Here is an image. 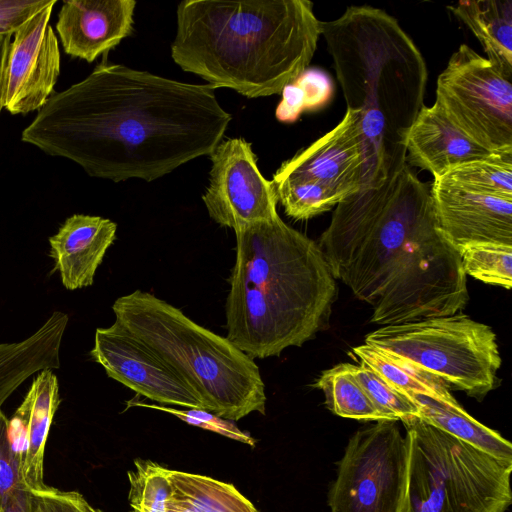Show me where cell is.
<instances>
[{
  "instance_id": "1",
  "label": "cell",
  "mask_w": 512,
  "mask_h": 512,
  "mask_svg": "<svg viewBox=\"0 0 512 512\" xmlns=\"http://www.w3.org/2000/svg\"><path fill=\"white\" fill-rule=\"evenodd\" d=\"M214 89L103 63L51 95L21 138L92 177L150 182L221 142L232 117Z\"/></svg>"
},
{
  "instance_id": "2",
  "label": "cell",
  "mask_w": 512,
  "mask_h": 512,
  "mask_svg": "<svg viewBox=\"0 0 512 512\" xmlns=\"http://www.w3.org/2000/svg\"><path fill=\"white\" fill-rule=\"evenodd\" d=\"M335 207L318 247L332 276L373 307L372 323L449 316L466 306L460 256L438 233L430 187L408 164Z\"/></svg>"
},
{
  "instance_id": "3",
  "label": "cell",
  "mask_w": 512,
  "mask_h": 512,
  "mask_svg": "<svg viewBox=\"0 0 512 512\" xmlns=\"http://www.w3.org/2000/svg\"><path fill=\"white\" fill-rule=\"evenodd\" d=\"M320 22L308 0H186L171 56L214 88L270 96L308 68Z\"/></svg>"
},
{
  "instance_id": "4",
  "label": "cell",
  "mask_w": 512,
  "mask_h": 512,
  "mask_svg": "<svg viewBox=\"0 0 512 512\" xmlns=\"http://www.w3.org/2000/svg\"><path fill=\"white\" fill-rule=\"evenodd\" d=\"M234 231L226 338L253 360L301 346L325 324L337 293L318 244L280 216Z\"/></svg>"
},
{
  "instance_id": "5",
  "label": "cell",
  "mask_w": 512,
  "mask_h": 512,
  "mask_svg": "<svg viewBox=\"0 0 512 512\" xmlns=\"http://www.w3.org/2000/svg\"><path fill=\"white\" fill-rule=\"evenodd\" d=\"M320 35L347 109L360 114L362 189L379 187L407 164L406 137L424 106V57L396 18L372 6H350L339 18L321 21Z\"/></svg>"
},
{
  "instance_id": "6",
  "label": "cell",
  "mask_w": 512,
  "mask_h": 512,
  "mask_svg": "<svg viewBox=\"0 0 512 512\" xmlns=\"http://www.w3.org/2000/svg\"><path fill=\"white\" fill-rule=\"evenodd\" d=\"M115 322L156 354L209 411L237 421L265 414V385L254 360L149 292L117 298Z\"/></svg>"
},
{
  "instance_id": "7",
  "label": "cell",
  "mask_w": 512,
  "mask_h": 512,
  "mask_svg": "<svg viewBox=\"0 0 512 512\" xmlns=\"http://www.w3.org/2000/svg\"><path fill=\"white\" fill-rule=\"evenodd\" d=\"M408 450L399 512H505L512 462L470 445L419 417L404 422Z\"/></svg>"
},
{
  "instance_id": "8",
  "label": "cell",
  "mask_w": 512,
  "mask_h": 512,
  "mask_svg": "<svg viewBox=\"0 0 512 512\" xmlns=\"http://www.w3.org/2000/svg\"><path fill=\"white\" fill-rule=\"evenodd\" d=\"M365 343L397 355L443 382L482 398L496 383L501 357L491 327L464 314L382 326Z\"/></svg>"
},
{
  "instance_id": "9",
  "label": "cell",
  "mask_w": 512,
  "mask_h": 512,
  "mask_svg": "<svg viewBox=\"0 0 512 512\" xmlns=\"http://www.w3.org/2000/svg\"><path fill=\"white\" fill-rule=\"evenodd\" d=\"M469 140L490 153L512 152V84L467 44L439 74L434 103Z\"/></svg>"
},
{
  "instance_id": "10",
  "label": "cell",
  "mask_w": 512,
  "mask_h": 512,
  "mask_svg": "<svg viewBox=\"0 0 512 512\" xmlns=\"http://www.w3.org/2000/svg\"><path fill=\"white\" fill-rule=\"evenodd\" d=\"M394 420H379L348 441L329 494L331 512H399L408 450Z\"/></svg>"
},
{
  "instance_id": "11",
  "label": "cell",
  "mask_w": 512,
  "mask_h": 512,
  "mask_svg": "<svg viewBox=\"0 0 512 512\" xmlns=\"http://www.w3.org/2000/svg\"><path fill=\"white\" fill-rule=\"evenodd\" d=\"M210 156L209 186L202 199L212 220L235 230L279 216L274 183L260 172L251 143L227 139Z\"/></svg>"
},
{
  "instance_id": "12",
  "label": "cell",
  "mask_w": 512,
  "mask_h": 512,
  "mask_svg": "<svg viewBox=\"0 0 512 512\" xmlns=\"http://www.w3.org/2000/svg\"><path fill=\"white\" fill-rule=\"evenodd\" d=\"M106 374L137 394L162 405L205 410L184 381L140 340L114 322L97 328L91 350Z\"/></svg>"
},
{
  "instance_id": "13",
  "label": "cell",
  "mask_w": 512,
  "mask_h": 512,
  "mask_svg": "<svg viewBox=\"0 0 512 512\" xmlns=\"http://www.w3.org/2000/svg\"><path fill=\"white\" fill-rule=\"evenodd\" d=\"M365 165L360 114L347 109L332 130L283 162L272 181H312L343 201L363 188Z\"/></svg>"
},
{
  "instance_id": "14",
  "label": "cell",
  "mask_w": 512,
  "mask_h": 512,
  "mask_svg": "<svg viewBox=\"0 0 512 512\" xmlns=\"http://www.w3.org/2000/svg\"><path fill=\"white\" fill-rule=\"evenodd\" d=\"M56 0L16 31L8 58L4 108L13 115L40 110L60 73L58 40L49 24Z\"/></svg>"
},
{
  "instance_id": "15",
  "label": "cell",
  "mask_w": 512,
  "mask_h": 512,
  "mask_svg": "<svg viewBox=\"0 0 512 512\" xmlns=\"http://www.w3.org/2000/svg\"><path fill=\"white\" fill-rule=\"evenodd\" d=\"M430 195L436 229L456 251L472 242L512 245V199L438 180L431 185Z\"/></svg>"
},
{
  "instance_id": "16",
  "label": "cell",
  "mask_w": 512,
  "mask_h": 512,
  "mask_svg": "<svg viewBox=\"0 0 512 512\" xmlns=\"http://www.w3.org/2000/svg\"><path fill=\"white\" fill-rule=\"evenodd\" d=\"M134 0L64 1L56 30L64 51L93 62L133 31Z\"/></svg>"
},
{
  "instance_id": "17",
  "label": "cell",
  "mask_w": 512,
  "mask_h": 512,
  "mask_svg": "<svg viewBox=\"0 0 512 512\" xmlns=\"http://www.w3.org/2000/svg\"><path fill=\"white\" fill-rule=\"evenodd\" d=\"M117 224L100 216L74 214L49 238L50 257L68 290L93 284L97 268L116 238Z\"/></svg>"
},
{
  "instance_id": "18",
  "label": "cell",
  "mask_w": 512,
  "mask_h": 512,
  "mask_svg": "<svg viewBox=\"0 0 512 512\" xmlns=\"http://www.w3.org/2000/svg\"><path fill=\"white\" fill-rule=\"evenodd\" d=\"M58 380L52 369L37 373L23 402L10 419V435L21 454L22 474L30 490L44 487V452L59 405Z\"/></svg>"
},
{
  "instance_id": "19",
  "label": "cell",
  "mask_w": 512,
  "mask_h": 512,
  "mask_svg": "<svg viewBox=\"0 0 512 512\" xmlns=\"http://www.w3.org/2000/svg\"><path fill=\"white\" fill-rule=\"evenodd\" d=\"M405 146L406 163L429 171L434 179L491 154L455 128L435 104L420 110L408 131Z\"/></svg>"
},
{
  "instance_id": "20",
  "label": "cell",
  "mask_w": 512,
  "mask_h": 512,
  "mask_svg": "<svg viewBox=\"0 0 512 512\" xmlns=\"http://www.w3.org/2000/svg\"><path fill=\"white\" fill-rule=\"evenodd\" d=\"M475 35L488 61L512 79V0L459 1L447 7Z\"/></svg>"
},
{
  "instance_id": "21",
  "label": "cell",
  "mask_w": 512,
  "mask_h": 512,
  "mask_svg": "<svg viewBox=\"0 0 512 512\" xmlns=\"http://www.w3.org/2000/svg\"><path fill=\"white\" fill-rule=\"evenodd\" d=\"M169 478L159 512H259L233 484L170 469Z\"/></svg>"
},
{
  "instance_id": "22",
  "label": "cell",
  "mask_w": 512,
  "mask_h": 512,
  "mask_svg": "<svg viewBox=\"0 0 512 512\" xmlns=\"http://www.w3.org/2000/svg\"><path fill=\"white\" fill-rule=\"evenodd\" d=\"M61 343V337L49 324H42L24 340L0 343V410L29 377L59 367Z\"/></svg>"
},
{
  "instance_id": "23",
  "label": "cell",
  "mask_w": 512,
  "mask_h": 512,
  "mask_svg": "<svg viewBox=\"0 0 512 512\" xmlns=\"http://www.w3.org/2000/svg\"><path fill=\"white\" fill-rule=\"evenodd\" d=\"M407 398L417 406L418 417L423 421L497 458L512 462L511 443L474 419L456 400L445 401L425 395Z\"/></svg>"
},
{
  "instance_id": "24",
  "label": "cell",
  "mask_w": 512,
  "mask_h": 512,
  "mask_svg": "<svg viewBox=\"0 0 512 512\" xmlns=\"http://www.w3.org/2000/svg\"><path fill=\"white\" fill-rule=\"evenodd\" d=\"M352 353L405 396L425 395L445 401L456 400L443 382L397 355L366 343L353 347Z\"/></svg>"
},
{
  "instance_id": "25",
  "label": "cell",
  "mask_w": 512,
  "mask_h": 512,
  "mask_svg": "<svg viewBox=\"0 0 512 512\" xmlns=\"http://www.w3.org/2000/svg\"><path fill=\"white\" fill-rule=\"evenodd\" d=\"M314 386L323 391L326 406L338 416L362 421L388 420L357 382L350 363L323 371Z\"/></svg>"
},
{
  "instance_id": "26",
  "label": "cell",
  "mask_w": 512,
  "mask_h": 512,
  "mask_svg": "<svg viewBox=\"0 0 512 512\" xmlns=\"http://www.w3.org/2000/svg\"><path fill=\"white\" fill-rule=\"evenodd\" d=\"M434 180L475 193L512 199V152L491 153L454 167Z\"/></svg>"
},
{
  "instance_id": "27",
  "label": "cell",
  "mask_w": 512,
  "mask_h": 512,
  "mask_svg": "<svg viewBox=\"0 0 512 512\" xmlns=\"http://www.w3.org/2000/svg\"><path fill=\"white\" fill-rule=\"evenodd\" d=\"M282 99L275 110V117L282 123H293L304 111L324 108L334 95L330 75L319 68H306L282 90Z\"/></svg>"
},
{
  "instance_id": "28",
  "label": "cell",
  "mask_w": 512,
  "mask_h": 512,
  "mask_svg": "<svg viewBox=\"0 0 512 512\" xmlns=\"http://www.w3.org/2000/svg\"><path fill=\"white\" fill-rule=\"evenodd\" d=\"M466 275L486 284L510 289L512 245L500 242H472L458 249Z\"/></svg>"
},
{
  "instance_id": "29",
  "label": "cell",
  "mask_w": 512,
  "mask_h": 512,
  "mask_svg": "<svg viewBox=\"0 0 512 512\" xmlns=\"http://www.w3.org/2000/svg\"><path fill=\"white\" fill-rule=\"evenodd\" d=\"M0 512H31V491L22 474L21 454L10 435V419L0 410Z\"/></svg>"
},
{
  "instance_id": "30",
  "label": "cell",
  "mask_w": 512,
  "mask_h": 512,
  "mask_svg": "<svg viewBox=\"0 0 512 512\" xmlns=\"http://www.w3.org/2000/svg\"><path fill=\"white\" fill-rule=\"evenodd\" d=\"M274 186L286 215L295 220L310 219L341 202L333 192L312 181H284Z\"/></svg>"
},
{
  "instance_id": "31",
  "label": "cell",
  "mask_w": 512,
  "mask_h": 512,
  "mask_svg": "<svg viewBox=\"0 0 512 512\" xmlns=\"http://www.w3.org/2000/svg\"><path fill=\"white\" fill-rule=\"evenodd\" d=\"M134 464L128 471L130 512H159L170 488L169 469L151 460Z\"/></svg>"
},
{
  "instance_id": "32",
  "label": "cell",
  "mask_w": 512,
  "mask_h": 512,
  "mask_svg": "<svg viewBox=\"0 0 512 512\" xmlns=\"http://www.w3.org/2000/svg\"><path fill=\"white\" fill-rule=\"evenodd\" d=\"M351 373L375 407L388 419L404 422L418 417L417 406L398 392L364 363L350 364Z\"/></svg>"
},
{
  "instance_id": "33",
  "label": "cell",
  "mask_w": 512,
  "mask_h": 512,
  "mask_svg": "<svg viewBox=\"0 0 512 512\" xmlns=\"http://www.w3.org/2000/svg\"><path fill=\"white\" fill-rule=\"evenodd\" d=\"M142 406L170 413L180 420L205 430H209L230 439L254 446L255 440L246 432L241 431L234 421L219 417L209 411L195 408L186 410L167 407L164 405L145 404L143 402H128V406Z\"/></svg>"
},
{
  "instance_id": "34",
  "label": "cell",
  "mask_w": 512,
  "mask_h": 512,
  "mask_svg": "<svg viewBox=\"0 0 512 512\" xmlns=\"http://www.w3.org/2000/svg\"><path fill=\"white\" fill-rule=\"evenodd\" d=\"M31 491V512H102L77 491H62L45 485Z\"/></svg>"
},
{
  "instance_id": "35",
  "label": "cell",
  "mask_w": 512,
  "mask_h": 512,
  "mask_svg": "<svg viewBox=\"0 0 512 512\" xmlns=\"http://www.w3.org/2000/svg\"><path fill=\"white\" fill-rule=\"evenodd\" d=\"M53 0H0V35L10 34Z\"/></svg>"
},
{
  "instance_id": "36",
  "label": "cell",
  "mask_w": 512,
  "mask_h": 512,
  "mask_svg": "<svg viewBox=\"0 0 512 512\" xmlns=\"http://www.w3.org/2000/svg\"><path fill=\"white\" fill-rule=\"evenodd\" d=\"M11 35H0V112L4 108Z\"/></svg>"
}]
</instances>
